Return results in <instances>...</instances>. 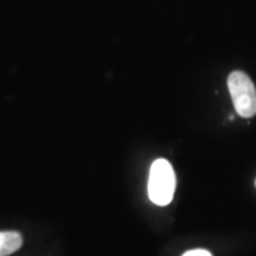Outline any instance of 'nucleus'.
Returning a JSON list of instances; mask_svg holds the SVG:
<instances>
[{
	"instance_id": "4",
	"label": "nucleus",
	"mask_w": 256,
	"mask_h": 256,
	"mask_svg": "<svg viewBox=\"0 0 256 256\" xmlns=\"http://www.w3.org/2000/svg\"><path fill=\"white\" fill-rule=\"evenodd\" d=\"M182 256H212L208 252V250H205V249H194V250H188V252H185Z\"/></svg>"
},
{
	"instance_id": "1",
	"label": "nucleus",
	"mask_w": 256,
	"mask_h": 256,
	"mask_svg": "<svg viewBox=\"0 0 256 256\" xmlns=\"http://www.w3.org/2000/svg\"><path fill=\"white\" fill-rule=\"evenodd\" d=\"M175 171L170 161L164 158L156 160L150 168L148 196L156 205L165 206L172 201L175 194Z\"/></svg>"
},
{
	"instance_id": "2",
	"label": "nucleus",
	"mask_w": 256,
	"mask_h": 256,
	"mask_svg": "<svg viewBox=\"0 0 256 256\" xmlns=\"http://www.w3.org/2000/svg\"><path fill=\"white\" fill-rule=\"evenodd\" d=\"M228 90L238 116L252 118L256 114V88L249 76L244 72L229 74Z\"/></svg>"
},
{
	"instance_id": "3",
	"label": "nucleus",
	"mask_w": 256,
	"mask_h": 256,
	"mask_svg": "<svg viewBox=\"0 0 256 256\" xmlns=\"http://www.w3.org/2000/svg\"><path fill=\"white\" fill-rule=\"evenodd\" d=\"M22 244H23V238L18 232H13V230L0 232V256L12 255L13 252L20 249Z\"/></svg>"
},
{
	"instance_id": "5",
	"label": "nucleus",
	"mask_w": 256,
	"mask_h": 256,
	"mask_svg": "<svg viewBox=\"0 0 256 256\" xmlns=\"http://www.w3.org/2000/svg\"><path fill=\"white\" fill-rule=\"evenodd\" d=\"M255 185H256V181H255Z\"/></svg>"
}]
</instances>
